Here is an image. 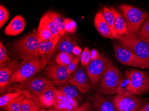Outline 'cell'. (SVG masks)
<instances>
[{"mask_svg":"<svg viewBox=\"0 0 149 111\" xmlns=\"http://www.w3.org/2000/svg\"><path fill=\"white\" fill-rule=\"evenodd\" d=\"M94 24L97 30L102 36L109 39H114L101 12H98L95 15Z\"/></svg>","mask_w":149,"mask_h":111,"instance_id":"ac0fdd59","label":"cell"},{"mask_svg":"<svg viewBox=\"0 0 149 111\" xmlns=\"http://www.w3.org/2000/svg\"><path fill=\"white\" fill-rule=\"evenodd\" d=\"M26 98L24 95L17 97L2 107L3 109L5 111H21L22 103Z\"/></svg>","mask_w":149,"mask_h":111,"instance_id":"d4e9b609","label":"cell"},{"mask_svg":"<svg viewBox=\"0 0 149 111\" xmlns=\"http://www.w3.org/2000/svg\"><path fill=\"white\" fill-rule=\"evenodd\" d=\"M118 44L144 60H149V44L131 32L117 38Z\"/></svg>","mask_w":149,"mask_h":111,"instance_id":"8992f818","label":"cell"},{"mask_svg":"<svg viewBox=\"0 0 149 111\" xmlns=\"http://www.w3.org/2000/svg\"><path fill=\"white\" fill-rule=\"evenodd\" d=\"M68 83L76 87L81 93H85L91 88L88 76L82 65L79 66L70 76Z\"/></svg>","mask_w":149,"mask_h":111,"instance_id":"7c38bea8","label":"cell"},{"mask_svg":"<svg viewBox=\"0 0 149 111\" xmlns=\"http://www.w3.org/2000/svg\"><path fill=\"white\" fill-rule=\"evenodd\" d=\"M56 101L54 109L63 111H74L79 107L77 100L66 95L59 89L55 88Z\"/></svg>","mask_w":149,"mask_h":111,"instance_id":"4fadbf2b","label":"cell"},{"mask_svg":"<svg viewBox=\"0 0 149 111\" xmlns=\"http://www.w3.org/2000/svg\"><path fill=\"white\" fill-rule=\"evenodd\" d=\"M26 21L21 15L15 17L5 28V34L6 35L15 36L21 33L25 29Z\"/></svg>","mask_w":149,"mask_h":111,"instance_id":"9a60e30c","label":"cell"},{"mask_svg":"<svg viewBox=\"0 0 149 111\" xmlns=\"http://www.w3.org/2000/svg\"><path fill=\"white\" fill-rule=\"evenodd\" d=\"M44 15L48 17L52 20L57 27L60 32V36L62 37H63L66 34L67 32L65 30L64 19L63 17L59 14V13L53 11L47 12Z\"/></svg>","mask_w":149,"mask_h":111,"instance_id":"7402d4cb","label":"cell"},{"mask_svg":"<svg viewBox=\"0 0 149 111\" xmlns=\"http://www.w3.org/2000/svg\"><path fill=\"white\" fill-rule=\"evenodd\" d=\"M22 95V90L18 88L16 89L15 92L2 95L0 97V106L3 107L13 99Z\"/></svg>","mask_w":149,"mask_h":111,"instance_id":"484cf974","label":"cell"},{"mask_svg":"<svg viewBox=\"0 0 149 111\" xmlns=\"http://www.w3.org/2000/svg\"><path fill=\"white\" fill-rule=\"evenodd\" d=\"M80 61L81 65L86 67L91 61L90 51L87 47L84 49V50L80 55Z\"/></svg>","mask_w":149,"mask_h":111,"instance_id":"d6a6232c","label":"cell"},{"mask_svg":"<svg viewBox=\"0 0 149 111\" xmlns=\"http://www.w3.org/2000/svg\"><path fill=\"white\" fill-rule=\"evenodd\" d=\"M82 50L78 46H75L73 49L72 53L77 56H79L82 53Z\"/></svg>","mask_w":149,"mask_h":111,"instance_id":"f35d334b","label":"cell"},{"mask_svg":"<svg viewBox=\"0 0 149 111\" xmlns=\"http://www.w3.org/2000/svg\"><path fill=\"white\" fill-rule=\"evenodd\" d=\"M110 9L114 17L115 31L119 37L125 35L127 30V24L125 20L115 8L112 7Z\"/></svg>","mask_w":149,"mask_h":111,"instance_id":"d6986e66","label":"cell"},{"mask_svg":"<svg viewBox=\"0 0 149 111\" xmlns=\"http://www.w3.org/2000/svg\"><path fill=\"white\" fill-rule=\"evenodd\" d=\"M116 58L121 64L139 68H149V60H144L125 48L114 44L113 45Z\"/></svg>","mask_w":149,"mask_h":111,"instance_id":"30bf717a","label":"cell"},{"mask_svg":"<svg viewBox=\"0 0 149 111\" xmlns=\"http://www.w3.org/2000/svg\"><path fill=\"white\" fill-rule=\"evenodd\" d=\"M59 90L62 92L66 95L70 96L74 98L77 101L78 100L81 98L78 92V89L74 86L70 85L67 83H65L63 85L59 87Z\"/></svg>","mask_w":149,"mask_h":111,"instance_id":"4316f807","label":"cell"},{"mask_svg":"<svg viewBox=\"0 0 149 111\" xmlns=\"http://www.w3.org/2000/svg\"><path fill=\"white\" fill-rule=\"evenodd\" d=\"M18 65L15 61L9 62L8 64L0 70V87L1 91L5 89L6 86L10 82L12 76L16 70Z\"/></svg>","mask_w":149,"mask_h":111,"instance_id":"2e32d148","label":"cell"},{"mask_svg":"<svg viewBox=\"0 0 149 111\" xmlns=\"http://www.w3.org/2000/svg\"><path fill=\"white\" fill-rule=\"evenodd\" d=\"M100 57V54L97 50L93 49L90 51V58L91 61L97 59Z\"/></svg>","mask_w":149,"mask_h":111,"instance_id":"74e56055","label":"cell"},{"mask_svg":"<svg viewBox=\"0 0 149 111\" xmlns=\"http://www.w3.org/2000/svg\"><path fill=\"white\" fill-rule=\"evenodd\" d=\"M74 111H93V109L91 103L86 102L79 106Z\"/></svg>","mask_w":149,"mask_h":111,"instance_id":"8d00e7d4","label":"cell"},{"mask_svg":"<svg viewBox=\"0 0 149 111\" xmlns=\"http://www.w3.org/2000/svg\"><path fill=\"white\" fill-rule=\"evenodd\" d=\"M79 60H80V55L74 58L71 63L67 66V70L70 75H72L77 69Z\"/></svg>","mask_w":149,"mask_h":111,"instance_id":"d590c367","label":"cell"},{"mask_svg":"<svg viewBox=\"0 0 149 111\" xmlns=\"http://www.w3.org/2000/svg\"><path fill=\"white\" fill-rule=\"evenodd\" d=\"M123 75L118 68L112 65L101 79L97 92L107 95L118 94L124 82Z\"/></svg>","mask_w":149,"mask_h":111,"instance_id":"277c9868","label":"cell"},{"mask_svg":"<svg viewBox=\"0 0 149 111\" xmlns=\"http://www.w3.org/2000/svg\"><path fill=\"white\" fill-rule=\"evenodd\" d=\"M62 38L59 35L54 38L53 40L48 41H42L38 38V49L39 55L42 56L51 52L58 43L59 40L60 41Z\"/></svg>","mask_w":149,"mask_h":111,"instance_id":"ffe728a7","label":"cell"},{"mask_svg":"<svg viewBox=\"0 0 149 111\" xmlns=\"http://www.w3.org/2000/svg\"><path fill=\"white\" fill-rule=\"evenodd\" d=\"M43 74L51 80L52 83L65 84L68 81L70 75L67 66L53 65L47 67L43 71Z\"/></svg>","mask_w":149,"mask_h":111,"instance_id":"8fae6325","label":"cell"},{"mask_svg":"<svg viewBox=\"0 0 149 111\" xmlns=\"http://www.w3.org/2000/svg\"><path fill=\"white\" fill-rule=\"evenodd\" d=\"M40 108L35 101L26 98L22 103L21 111H39Z\"/></svg>","mask_w":149,"mask_h":111,"instance_id":"f1b7e54d","label":"cell"},{"mask_svg":"<svg viewBox=\"0 0 149 111\" xmlns=\"http://www.w3.org/2000/svg\"><path fill=\"white\" fill-rule=\"evenodd\" d=\"M10 13L6 7L0 5V28H1L9 19Z\"/></svg>","mask_w":149,"mask_h":111,"instance_id":"836d02e7","label":"cell"},{"mask_svg":"<svg viewBox=\"0 0 149 111\" xmlns=\"http://www.w3.org/2000/svg\"><path fill=\"white\" fill-rule=\"evenodd\" d=\"M119 8L124 15L127 24V32H131L138 37L141 25L149 17V12L125 4L120 5Z\"/></svg>","mask_w":149,"mask_h":111,"instance_id":"5b68a950","label":"cell"},{"mask_svg":"<svg viewBox=\"0 0 149 111\" xmlns=\"http://www.w3.org/2000/svg\"><path fill=\"white\" fill-rule=\"evenodd\" d=\"M101 13H102L104 18L110 29V32L114 38H118V36L116 34L114 30L115 19L113 12L111 9L107 7H104Z\"/></svg>","mask_w":149,"mask_h":111,"instance_id":"603a6c76","label":"cell"},{"mask_svg":"<svg viewBox=\"0 0 149 111\" xmlns=\"http://www.w3.org/2000/svg\"><path fill=\"white\" fill-rule=\"evenodd\" d=\"M113 65L112 60L103 54L97 59L91 61L86 67V73L91 82L92 88H97L105 72Z\"/></svg>","mask_w":149,"mask_h":111,"instance_id":"52a82bcc","label":"cell"},{"mask_svg":"<svg viewBox=\"0 0 149 111\" xmlns=\"http://www.w3.org/2000/svg\"><path fill=\"white\" fill-rule=\"evenodd\" d=\"M13 52L17 58L22 61L38 58V37L36 28L12 44Z\"/></svg>","mask_w":149,"mask_h":111,"instance_id":"6da1fadb","label":"cell"},{"mask_svg":"<svg viewBox=\"0 0 149 111\" xmlns=\"http://www.w3.org/2000/svg\"><path fill=\"white\" fill-rule=\"evenodd\" d=\"M139 111H149V102L146 103Z\"/></svg>","mask_w":149,"mask_h":111,"instance_id":"ab89813d","label":"cell"},{"mask_svg":"<svg viewBox=\"0 0 149 111\" xmlns=\"http://www.w3.org/2000/svg\"><path fill=\"white\" fill-rule=\"evenodd\" d=\"M125 78L128 81L126 90L135 95H141L149 92L148 72L130 68L126 70Z\"/></svg>","mask_w":149,"mask_h":111,"instance_id":"3957f363","label":"cell"},{"mask_svg":"<svg viewBox=\"0 0 149 111\" xmlns=\"http://www.w3.org/2000/svg\"><path fill=\"white\" fill-rule=\"evenodd\" d=\"M147 100L121 88L115 96L113 103L117 111H139Z\"/></svg>","mask_w":149,"mask_h":111,"instance_id":"ba28073f","label":"cell"},{"mask_svg":"<svg viewBox=\"0 0 149 111\" xmlns=\"http://www.w3.org/2000/svg\"><path fill=\"white\" fill-rule=\"evenodd\" d=\"M64 23L65 30L68 33H74L77 31V23L73 20L69 18H65Z\"/></svg>","mask_w":149,"mask_h":111,"instance_id":"e575fe53","label":"cell"},{"mask_svg":"<svg viewBox=\"0 0 149 111\" xmlns=\"http://www.w3.org/2000/svg\"><path fill=\"white\" fill-rule=\"evenodd\" d=\"M39 111H47V110H46V109H44V108H42V109H40Z\"/></svg>","mask_w":149,"mask_h":111,"instance_id":"b9f144b4","label":"cell"},{"mask_svg":"<svg viewBox=\"0 0 149 111\" xmlns=\"http://www.w3.org/2000/svg\"><path fill=\"white\" fill-rule=\"evenodd\" d=\"M49 111H60V110H56V109H50Z\"/></svg>","mask_w":149,"mask_h":111,"instance_id":"60d3db41","label":"cell"},{"mask_svg":"<svg viewBox=\"0 0 149 111\" xmlns=\"http://www.w3.org/2000/svg\"><path fill=\"white\" fill-rule=\"evenodd\" d=\"M138 37L143 41H149V17L141 25Z\"/></svg>","mask_w":149,"mask_h":111,"instance_id":"4dcf8cb0","label":"cell"},{"mask_svg":"<svg viewBox=\"0 0 149 111\" xmlns=\"http://www.w3.org/2000/svg\"><path fill=\"white\" fill-rule=\"evenodd\" d=\"M69 33H67L60 40L58 50L60 52L72 54L73 49L76 46V41L69 35Z\"/></svg>","mask_w":149,"mask_h":111,"instance_id":"44dd1931","label":"cell"},{"mask_svg":"<svg viewBox=\"0 0 149 111\" xmlns=\"http://www.w3.org/2000/svg\"><path fill=\"white\" fill-rule=\"evenodd\" d=\"M41 19L47 25L49 30L54 37H56L60 35V32L56 25L51 18L45 15H43Z\"/></svg>","mask_w":149,"mask_h":111,"instance_id":"f546056e","label":"cell"},{"mask_svg":"<svg viewBox=\"0 0 149 111\" xmlns=\"http://www.w3.org/2000/svg\"><path fill=\"white\" fill-rule=\"evenodd\" d=\"M50 86H55V84L45 77L38 75L19 83L17 88L21 89L23 95L26 98H29L40 93Z\"/></svg>","mask_w":149,"mask_h":111,"instance_id":"9c48e42d","label":"cell"},{"mask_svg":"<svg viewBox=\"0 0 149 111\" xmlns=\"http://www.w3.org/2000/svg\"><path fill=\"white\" fill-rule=\"evenodd\" d=\"M10 57L7 53V50L2 41H0V66L1 68L5 67L10 61Z\"/></svg>","mask_w":149,"mask_h":111,"instance_id":"1f68e13d","label":"cell"},{"mask_svg":"<svg viewBox=\"0 0 149 111\" xmlns=\"http://www.w3.org/2000/svg\"><path fill=\"white\" fill-rule=\"evenodd\" d=\"M37 30L38 37L42 41H51L55 38L49 30L47 25L41 19H40Z\"/></svg>","mask_w":149,"mask_h":111,"instance_id":"cb8c5ba5","label":"cell"},{"mask_svg":"<svg viewBox=\"0 0 149 111\" xmlns=\"http://www.w3.org/2000/svg\"><path fill=\"white\" fill-rule=\"evenodd\" d=\"M55 86H50L43 91L30 97L29 99L35 101L41 108L47 109L53 107L56 101Z\"/></svg>","mask_w":149,"mask_h":111,"instance_id":"5bb4252c","label":"cell"},{"mask_svg":"<svg viewBox=\"0 0 149 111\" xmlns=\"http://www.w3.org/2000/svg\"><path fill=\"white\" fill-rule=\"evenodd\" d=\"M145 41L149 44V41Z\"/></svg>","mask_w":149,"mask_h":111,"instance_id":"7bdbcfd3","label":"cell"},{"mask_svg":"<svg viewBox=\"0 0 149 111\" xmlns=\"http://www.w3.org/2000/svg\"><path fill=\"white\" fill-rule=\"evenodd\" d=\"M47 64V59L46 57L23 61L17 65L13 74L11 83L22 82L33 77L44 68Z\"/></svg>","mask_w":149,"mask_h":111,"instance_id":"7a4b0ae2","label":"cell"},{"mask_svg":"<svg viewBox=\"0 0 149 111\" xmlns=\"http://www.w3.org/2000/svg\"><path fill=\"white\" fill-rule=\"evenodd\" d=\"M93 106L95 111H117L113 103L98 92L95 95Z\"/></svg>","mask_w":149,"mask_h":111,"instance_id":"e0dca14e","label":"cell"},{"mask_svg":"<svg viewBox=\"0 0 149 111\" xmlns=\"http://www.w3.org/2000/svg\"><path fill=\"white\" fill-rule=\"evenodd\" d=\"M74 59V57L72 54L60 52L57 56L56 61L57 65L67 66Z\"/></svg>","mask_w":149,"mask_h":111,"instance_id":"83f0119b","label":"cell"}]
</instances>
